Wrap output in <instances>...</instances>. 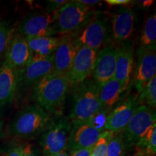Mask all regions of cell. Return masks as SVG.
I'll return each mask as SVG.
<instances>
[{
  "mask_svg": "<svg viewBox=\"0 0 156 156\" xmlns=\"http://www.w3.org/2000/svg\"><path fill=\"white\" fill-rule=\"evenodd\" d=\"M69 89L67 75L52 71L34 85L31 98L51 116H59L63 114Z\"/></svg>",
  "mask_w": 156,
  "mask_h": 156,
  "instance_id": "cell-1",
  "label": "cell"
},
{
  "mask_svg": "<svg viewBox=\"0 0 156 156\" xmlns=\"http://www.w3.org/2000/svg\"><path fill=\"white\" fill-rule=\"evenodd\" d=\"M70 38L77 49L84 47L98 51L112 40L108 17L99 12H93L84 25Z\"/></svg>",
  "mask_w": 156,
  "mask_h": 156,
  "instance_id": "cell-2",
  "label": "cell"
},
{
  "mask_svg": "<svg viewBox=\"0 0 156 156\" xmlns=\"http://www.w3.org/2000/svg\"><path fill=\"white\" fill-rule=\"evenodd\" d=\"M72 91L73 104L69 118L73 126L87 122L103 108L99 100V87L93 78L87 79Z\"/></svg>",
  "mask_w": 156,
  "mask_h": 156,
  "instance_id": "cell-3",
  "label": "cell"
},
{
  "mask_svg": "<svg viewBox=\"0 0 156 156\" xmlns=\"http://www.w3.org/2000/svg\"><path fill=\"white\" fill-rule=\"evenodd\" d=\"M52 118L53 116L34 103L17 113L9 123L8 130L15 136L34 138L44 132Z\"/></svg>",
  "mask_w": 156,
  "mask_h": 156,
  "instance_id": "cell-4",
  "label": "cell"
},
{
  "mask_svg": "<svg viewBox=\"0 0 156 156\" xmlns=\"http://www.w3.org/2000/svg\"><path fill=\"white\" fill-rule=\"evenodd\" d=\"M78 0L67 1L58 10L54 12L51 30L54 36H70L79 30L93 12Z\"/></svg>",
  "mask_w": 156,
  "mask_h": 156,
  "instance_id": "cell-5",
  "label": "cell"
},
{
  "mask_svg": "<svg viewBox=\"0 0 156 156\" xmlns=\"http://www.w3.org/2000/svg\"><path fill=\"white\" fill-rule=\"evenodd\" d=\"M71 121L64 114L54 116L44 132L40 135L39 145L43 156H50L67 151L70 132Z\"/></svg>",
  "mask_w": 156,
  "mask_h": 156,
  "instance_id": "cell-6",
  "label": "cell"
},
{
  "mask_svg": "<svg viewBox=\"0 0 156 156\" xmlns=\"http://www.w3.org/2000/svg\"><path fill=\"white\" fill-rule=\"evenodd\" d=\"M53 71V55H32L28 63L17 72L16 95L33 89L39 80Z\"/></svg>",
  "mask_w": 156,
  "mask_h": 156,
  "instance_id": "cell-7",
  "label": "cell"
},
{
  "mask_svg": "<svg viewBox=\"0 0 156 156\" xmlns=\"http://www.w3.org/2000/svg\"><path fill=\"white\" fill-rule=\"evenodd\" d=\"M154 124H156L155 109L140 105L127 125L120 132L126 149L135 147L140 138Z\"/></svg>",
  "mask_w": 156,
  "mask_h": 156,
  "instance_id": "cell-8",
  "label": "cell"
},
{
  "mask_svg": "<svg viewBox=\"0 0 156 156\" xmlns=\"http://www.w3.org/2000/svg\"><path fill=\"white\" fill-rule=\"evenodd\" d=\"M97 53L96 51L90 48L84 47L78 48L71 69L67 74L69 91H72L92 76Z\"/></svg>",
  "mask_w": 156,
  "mask_h": 156,
  "instance_id": "cell-9",
  "label": "cell"
},
{
  "mask_svg": "<svg viewBox=\"0 0 156 156\" xmlns=\"http://www.w3.org/2000/svg\"><path fill=\"white\" fill-rule=\"evenodd\" d=\"M133 74V85L138 93L141 92L153 76L156 75V49L140 46Z\"/></svg>",
  "mask_w": 156,
  "mask_h": 156,
  "instance_id": "cell-10",
  "label": "cell"
},
{
  "mask_svg": "<svg viewBox=\"0 0 156 156\" xmlns=\"http://www.w3.org/2000/svg\"><path fill=\"white\" fill-rule=\"evenodd\" d=\"M140 105L137 95H129L109 113L105 130L112 133L122 132L127 125Z\"/></svg>",
  "mask_w": 156,
  "mask_h": 156,
  "instance_id": "cell-11",
  "label": "cell"
},
{
  "mask_svg": "<svg viewBox=\"0 0 156 156\" xmlns=\"http://www.w3.org/2000/svg\"><path fill=\"white\" fill-rule=\"evenodd\" d=\"M52 22L53 14L48 12L30 15L19 23L17 34L26 38L54 36L51 27Z\"/></svg>",
  "mask_w": 156,
  "mask_h": 156,
  "instance_id": "cell-12",
  "label": "cell"
},
{
  "mask_svg": "<svg viewBox=\"0 0 156 156\" xmlns=\"http://www.w3.org/2000/svg\"><path fill=\"white\" fill-rule=\"evenodd\" d=\"M116 56L117 47L112 44L98 51L92 77L99 87L114 78Z\"/></svg>",
  "mask_w": 156,
  "mask_h": 156,
  "instance_id": "cell-13",
  "label": "cell"
},
{
  "mask_svg": "<svg viewBox=\"0 0 156 156\" xmlns=\"http://www.w3.org/2000/svg\"><path fill=\"white\" fill-rule=\"evenodd\" d=\"M135 12L132 7H124L116 9L111 17L112 39L118 43L129 41L134 33Z\"/></svg>",
  "mask_w": 156,
  "mask_h": 156,
  "instance_id": "cell-14",
  "label": "cell"
},
{
  "mask_svg": "<svg viewBox=\"0 0 156 156\" xmlns=\"http://www.w3.org/2000/svg\"><path fill=\"white\" fill-rule=\"evenodd\" d=\"M102 132L88 121L73 126L68 140L67 151L71 154L79 150L93 147Z\"/></svg>",
  "mask_w": 156,
  "mask_h": 156,
  "instance_id": "cell-15",
  "label": "cell"
},
{
  "mask_svg": "<svg viewBox=\"0 0 156 156\" xmlns=\"http://www.w3.org/2000/svg\"><path fill=\"white\" fill-rule=\"evenodd\" d=\"M134 47L131 41L121 43L117 47L114 78L120 82L124 90L127 88L134 69Z\"/></svg>",
  "mask_w": 156,
  "mask_h": 156,
  "instance_id": "cell-16",
  "label": "cell"
},
{
  "mask_svg": "<svg viewBox=\"0 0 156 156\" xmlns=\"http://www.w3.org/2000/svg\"><path fill=\"white\" fill-rule=\"evenodd\" d=\"M5 55L6 63L17 72L22 69L32 56L26 38L18 34H13Z\"/></svg>",
  "mask_w": 156,
  "mask_h": 156,
  "instance_id": "cell-17",
  "label": "cell"
},
{
  "mask_svg": "<svg viewBox=\"0 0 156 156\" xmlns=\"http://www.w3.org/2000/svg\"><path fill=\"white\" fill-rule=\"evenodd\" d=\"M16 88L17 71L4 62L0 66V114L13 103Z\"/></svg>",
  "mask_w": 156,
  "mask_h": 156,
  "instance_id": "cell-18",
  "label": "cell"
},
{
  "mask_svg": "<svg viewBox=\"0 0 156 156\" xmlns=\"http://www.w3.org/2000/svg\"><path fill=\"white\" fill-rule=\"evenodd\" d=\"M77 49L69 36H62L53 54V72L67 75L71 69Z\"/></svg>",
  "mask_w": 156,
  "mask_h": 156,
  "instance_id": "cell-19",
  "label": "cell"
},
{
  "mask_svg": "<svg viewBox=\"0 0 156 156\" xmlns=\"http://www.w3.org/2000/svg\"><path fill=\"white\" fill-rule=\"evenodd\" d=\"M124 90L120 82L114 77L101 85L99 87L98 97L103 108L112 110V107L118 103Z\"/></svg>",
  "mask_w": 156,
  "mask_h": 156,
  "instance_id": "cell-20",
  "label": "cell"
},
{
  "mask_svg": "<svg viewBox=\"0 0 156 156\" xmlns=\"http://www.w3.org/2000/svg\"><path fill=\"white\" fill-rule=\"evenodd\" d=\"M62 36H46L26 38L32 55L48 56L53 55Z\"/></svg>",
  "mask_w": 156,
  "mask_h": 156,
  "instance_id": "cell-21",
  "label": "cell"
},
{
  "mask_svg": "<svg viewBox=\"0 0 156 156\" xmlns=\"http://www.w3.org/2000/svg\"><path fill=\"white\" fill-rule=\"evenodd\" d=\"M140 46L156 49V15L147 17L144 23L140 37Z\"/></svg>",
  "mask_w": 156,
  "mask_h": 156,
  "instance_id": "cell-22",
  "label": "cell"
},
{
  "mask_svg": "<svg viewBox=\"0 0 156 156\" xmlns=\"http://www.w3.org/2000/svg\"><path fill=\"white\" fill-rule=\"evenodd\" d=\"M137 97L140 105H145L155 110L156 75L145 84Z\"/></svg>",
  "mask_w": 156,
  "mask_h": 156,
  "instance_id": "cell-23",
  "label": "cell"
},
{
  "mask_svg": "<svg viewBox=\"0 0 156 156\" xmlns=\"http://www.w3.org/2000/svg\"><path fill=\"white\" fill-rule=\"evenodd\" d=\"M135 147L146 155L155 156L156 153V124H154L140 138Z\"/></svg>",
  "mask_w": 156,
  "mask_h": 156,
  "instance_id": "cell-24",
  "label": "cell"
},
{
  "mask_svg": "<svg viewBox=\"0 0 156 156\" xmlns=\"http://www.w3.org/2000/svg\"><path fill=\"white\" fill-rule=\"evenodd\" d=\"M126 147L120 132L114 133L107 145L105 156H124Z\"/></svg>",
  "mask_w": 156,
  "mask_h": 156,
  "instance_id": "cell-25",
  "label": "cell"
},
{
  "mask_svg": "<svg viewBox=\"0 0 156 156\" xmlns=\"http://www.w3.org/2000/svg\"><path fill=\"white\" fill-rule=\"evenodd\" d=\"M13 34L14 29L8 24V23L0 19V58L5 54Z\"/></svg>",
  "mask_w": 156,
  "mask_h": 156,
  "instance_id": "cell-26",
  "label": "cell"
},
{
  "mask_svg": "<svg viewBox=\"0 0 156 156\" xmlns=\"http://www.w3.org/2000/svg\"><path fill=\"white\" fill-rule=\"evenodd\" d=\"M112 132L108 131H103L100 134L97 142L93 146L90 156H105L106 155V148L109 140L113 136Z\"/></svg>",
  "mask_w": 156,
  "mask_h": 156,
  "instance_id": "cell-27",
  "label": "cell"
},
{
  "mask_svg": "<svg viewBox=\"0 0 156 156\" xmlns=\"http://www.w3.org/2000/svg\"><path fill=\"white\" fill-rule=\"evenodd\" d=\"M47 2L46 12L49 13H53L54 12L61 8L62 6H64L67 2V1L66 0H49Z\"/></svg>",
  "mask_w": 156,
  "mask_h": 156,
  "instance_id": "cell-28",
  "label": "cell"
},
{
  "mask_svg": "<svg viewBox=\"0 0 156 156\" xmlns=\"http://www.w3.org/2000/svg\"><path fill=\"white\" fill-rule=\"evenodd\" d=\"M22 156H41L39 150L32 144H27L23 146Z\"/></svg>",
  "mask_w": 156,
  "mask_h": 156,
  "instance_id": "cell-29",
  "label": "cell"
},
{
  "mask_svg": "<svg viewBox=\"0 0 156 156\" xmlns=\"http://www.w3.org/2000/svg\"><path fill=\"white\" fill-rule=\"evenodd\" d=\"M23 146L17 145L11 147L7 151L1 154L0 156H22L23 155Z\"/></svg>",
  "mask_w": 156,
  "mask_h": 156,
  "instance_id": "cell-30",
  "label": "cell"
},
{
  "mask_svg": "<svg viewBox=\"0 0 156 156\" xmlns=\"http://www.w3.org/2000/svg\"><path fill=\"white\" fill-rule=\"evenodd\" d=\"M93 147L86 148V149L79 150V151L73 152L70 154V156H90Z\"/></svg>",
  "mask_w": 156,
  "mask_h": 156,
  "instance_id": "cell-31",
  "label": "cell"
},
{
  "mask_svg": "<svg viewBox=\"0 0 156 156\" xmlns=\"http://www.w3.org/2000/svg\"><path fill=\"white\" fill-rule=\"evenodd\" d=\"M106 2L108 5L112 6H120V5H127L132 2L129 0H107Z\"/></svg>",
  "mask_w": 156,
  "mask_h": 156,
  "instance_id": "cell-32",
  "label": "cell"
},
{
  "mask_svg": "<svg viewBox=\"0 0 156 156\" xmlns=\"http://www.w3.org/2000/svg\"><path fill=\"white\" fill-rule=\"evenodd\" d=\"M80 3H81L82 5L86 6V7L90 8V7L93 6H96L98 5L102 4L101 1H97V0H93V1H87V0H78Z\"/></svg>",
  "mask_w": 156,
  "mask_h": 156,
  "instance_id": "cell-33",
  "label": "cell"
},
{
  "mask_svg": "<svg viewBox=\"0 0 156 156\" xmlns=\"http://www.w3.org/2000/svg\"><path fill=\"white\" fill-rule=\"evenodd\" d=\"M140 2H141L142 5L143 6V7H149V6H151L152 4H153V1H140Z\"/></svg>",
  "mask_w": 156,
  "mask_h": 156,
  "instance_id": "cell-34",
  "label": "cell"
},
{
  "mask_svg": "<svg viewBox=\"0 0 156 156\" xmlns=\"http://www.w3.org/2000/svg\"><path fill=\"white\" fill-rule=\"evenodd\" d=\"M50 156H70V154L68 153L67 151H64V152H62V153L56 154V155H50Z\"/></svg>",
  "mask_w": 156,
  "mask_h": 156,
  "instance_id": "cell-35",
  "label": "cell"
}]
</instances>
